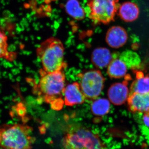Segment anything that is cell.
I'll use <instances>...</instances> for the list:
<instances>
[{
	"label": "cell",
	"mask_w": 149,
	"mask_h": 149,
	"mask_svg": "<svg viewBox=\"0 0 149 149\" xmlns=\"http://www.w3.org/2000/svg\"><path fill=\"white\" fill-rule=\"evenodd\" d=\"M40 74L41 77L35 90L38 100L50 104L52 109H61L64 104L62 99L65 88L64 72L62 70L49 73L41 70Z\"/></svg>",
	"instance_id": "cell-1"
},
{
	"label": "cell",
	"mask_w": 149,
	"mask_h": 149,
	"mask_svg": "<svg viewBox=\"0 0 149 149\" xmlns=\"http://www.w3.org/2000/svg\"><path fill=\"white\" fill-rule=\"evenodd\" d=\"M64 47L60 40L56 37L48 38L37 49V57L47 72L62 71L66 67L64 61Z\"/></svg>",
	"instance_id": "cell-2"
},
{
	"label": "cell",
	"mask_w": 149,
	"mask_h": 149,
	"mask_svg": "<svg viewBox=\"0 0 149 149\" xmlns=\"http://www.w3.org/2000/svg\"><path fill=\"white\" fill-rule=\"evenodd\" d=\"M32 129L20 124L0 127V147L4 149H31L33 143Z\"/></svg>",
	"instance_id": "cell-3"
},
{
	"label": "cell",
	"mask_w": 149,
	"mask_h": 149,
	"mask_svg": "<svg viewBox=\"0 0 149 149\" xmlns=\"http://www.w3.org/2000/svg\"><path fill=\"white\" fill-rule=\"evenodd\" d=\"M63 144L65 149H107L98 135L81 126H71Z\"/></svg>",
	"instance_id": "cell-4"
},
{
	"label": "cell",
	"mask_w": 149,
	"mask_h": 149,
	"mask_svg": "<svg viewBox=\"0 0 149 149\" xmlns=\"http://www.w3.org/2000/svg\"><path fill=\"white\" fill-rule=\"evenodd\" d=\"M118 1V0H88V17L95 24H109L114 20Z\"/></svg>",
	"instance_id": "cell-5"
},
{
	"label": "cell",
	"mask_w": 149,
	"mask_h": 149,
	"mask_svg": "<svg viewBox=\"0 0 149 149\" xmlns=\"http://www.w3.org/2000/svg\"><path fill=\"white\" fill-rule=\"evenodd\" d=\"M80 88L85 97L89 100H96L100 95L104 87L105 79L98 70L91 69L79 74Z\"/></svg>",
	"instance_id": "cell-6"
},
{
	"label": "cell",
	"mask_w": 149,
	"mask_h": 149,
	"mask_svg": "<svg viewBox=\"0 0 149 149\" xmlns=\"http://www.w3.org/2000/svg\"><path fill=\"white\" fill-rule=\"evenodd\" d=\"M130 76H126L122 83H115L111 85L108 91V97L110 102L116 106H120L127 102L130 94L128 88V81Z\"/></svg>",
	"instance_id": "cell-7"
},
{
	"label": "cell",
	"mask_w": 149,
	"mask_h": 149,
	"mask_svg": "<svg viewBox=\"0 0 149 149\" xmlns=\"http://www.w3.org/2000/svg\"><path fill=\"white\" fill-rule=\"evenodd\" d=\"M127 102L128 109L132 113H145L149 111V92L130 93Z\"/></svg>",
	"instance_id": "cell-8"
},
{
	"label": "cell",
	"mask_w": 149,
	"mask_h": 149,
	"mask_svg": "<svg viewBox=\"0 0 149 149\" xmlns=\"http://www.w3.org/2000/svg\"><path fill=\"white\" fill-rule=\"evenodd\" d=\"M63 94L64 104L67 106L83 103L86 100L82 92L80 84L74 82L68 85L65 88Z\"/></svg>",
	"instance_id": "cell-9"
},
{
	"label": "cell",
	"mask_w": 149,
	"mask_h": 149,
	"mask_svg": "<svg viewBox=\"0 0 149 149\" xmlns=\"http://www.w3.org/2000/svg\"><path fill=\"white\" fill-rule=\"evenodd\" d=\"M128 34L123 27L115 26L111 27L107 32L106 41L111 48L118 49L125 45Z\"/></svg>",
	"instance_id": "cell-10"
},
{
	"label": "cell",
	"mask_w": 149,
	"mask_h": 149,
	"mask_svg": "<svg viewBox=\"0 0 149 149\" xmlns=\"http://www.w3.org/2000/svg\"><path fill=\"white\" fill-rule=\"evenodd\" d=\"M113 55L104 47L96 48L91 55V61L97 68L102 69L108 66L113 58Z\"/></svg>",
	"instance_id": "cell-11"
},
{
	"label": "cell",
	"mask_w": 149,
	"mask_h": 149,
	"mask_svg": "<svg viewBox=\"0 0 149 149\" xmlns=\"http://www.w3.org/2000/svg\"><path fill=\"white\" fill-rule=\"evenodd\" d=\"M128 69L125 62L116 54L107 67V73L111 78L118 79L126 76Z\"/></svg>",
	"instance_id": "cell-12"
},
{
	"label": "cell",
	"mask_w": 149,
	"mask_h": 149,
	"mask_svg": "<svg viewBox=\"0 0 149 149\" xmlns=\"http://www.w3.org/2000/svg\"><path fill=\"white\" fill-rule=\"evenodd\" d=\"M140 10L135 3L127 1L123 3L119 7L118 14L123 20L126 22H132L139 17Z\"/></svg>",
	"instance_id": "cell-13"
},
{
	"label": "cell",
	"mask_w": 149,
	"mask_h": 149,
	"mask_svg": "<svg viewBox=\"0 0 149 149\" xmlns=\"http://www.w3.org/2000/svg\"><path fill=\"white\" fill-rule=\"evenodd\" d=\"M149 92V73L136 72V78L130 85V93H146Z\"/></svg>",
	"instance_id": "cell-14"
},
{
	"label": "cell",
	"mask_w": 149,
	"mask_h": 149,
	"mask_svg": "<svg viewBox=\"0 0 149 149\" xmlns=\"http://www.w3.org/2000/svg\"><path fill=\"white\" fill-rule=\"evenodd\" d=\"M8 38L4 32L0 30V58L13 62L16 60L17 53L8 50Z\"/></svg>",
	"instance_id": "cell-15"
},
{
	"label": "cell",
	"mask_w": 149,
	"mask_h": 149,
	"mask_svg": "<svg viewBox=\"0 0 149 149\" xmlns=\"http://www.w3.org/2000/svg\"><path fill=\"white\" fill-rule=\"evenodd\" d=\"M65 8L67 13L74 19L80 20L85 18V10L77 0H68Z\"/></svg>",
	"instance_id": "cell-16"
},
{
	"label": "cell",
	"mask_w": 149,
	"mask_h": 149,
	"mask_svg": "<svg viewBox=\"0 0 149 149\" xmlns=\"http://www.w3.org/2000/svg\"><path fill=\"white\" fill-rule=\"evenodd\" d=\"M91 111L94 115L102 116L107 114L110 109V102L106 99L94 100L91 107Z\"/></svg>",
	"instance_id": "cell-17"
},
{
	"label": "cell",
	"mask_w": 149,
	"mask_h": 149,
	"mask_svg": "<svg viewBox=\"0 0 149 149\" xmlns=\"http://www.w3.org/2000/svg\"><path fill=\"white\" fill-rule=\"evenodd\" d=\"M119 57L125 62L128 67L130 68L134 69L140 64V58L135 53L131 52H124L119 55Z\"/></svg>",
	"instance_id": "cell-18"
},
{
	"label": "cell",
	"mask_w": 149,
	"mask_h": 149,
	"mask_svg": "<svg viewBox=\"0 0 149 149\" xmlns=\"http://www.w3.org/2000/svg\"><path fill=\"white\" fill-rule=\"evenodd\" d=\"M143 121L147 126H149V111L144 113Z\"/></svg>",
	"instance_id": "cell-19"
},
{
	"label": "cell",
	"mask_w": 149,
	"mask_h": 149,
	"mask_svg": "<svg viewBox=\"0 0 149 149\" xmlns=\"http://www.w3.org/2000/svg\"><path fill=\"white\" fill-rule=\"evenodd\" d=\"M46 2H51L52 1H53L54 0H45Z\"/></svg>",
	"instance_id": "cell-20"
}]
</instances>
